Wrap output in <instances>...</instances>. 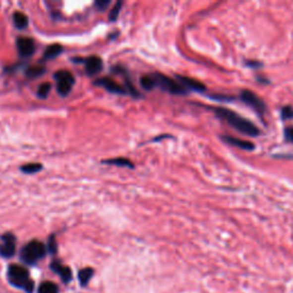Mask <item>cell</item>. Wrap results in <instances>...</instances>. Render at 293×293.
I'll list each match as a JSON object with an SVG mask.
<instances>
[{
	"mask_svg": "<svg viewBox=\"0 0 293 293\" xmlns=\"http://www.w3.org/2000/svg\"><path fill=\"white\" fill-rule=\"evenodd\" d=\"M103 163L106 164H110V165H116V166H121V168H129L133 169L134 165L132 164L128 159L126 158H115V159H107V161H103Z\"/></svg>",
	"mask_w": 293,
	"mask_h": 293,
	"instance_id": "cell-18",
	"label": "cell"
},
{
	"mask_svg": "<svg viewBox=\"0 0 293 293\" xmlns=\"http://www.w3.org/2000/svg\"><path fill=\"white\" fill-rule=\"evenodd\" d=\"M224 140L227 143L233 144V146H235L237 148H240V149H244V150H253L254 149V144L247 140L233 138V136H224Z\"/></svg>",
	"mask_w": 293,
	"mask_h": 293,
	"instance_id": "cell-13",
	"label": "cell"
},
{
	"mask_svg": "<svg viewBox=\"0 0 293 293\" xmlns=\"http://www.w3.org/2000/svg\"><path fill=\"white\" fill-rule=\"evenodd\" d=\"M240 99L244 103H246L248 107H251L255 113L259 115H263L266 113V105L262 102V100L254 94L252 91H243L240 94Z\"/></svg>",
	"mask_w": 293,
	"mask_h": 293,
	"instance_id": "cell-6",
	"label": "cell"
},
{
	"mask_svg": "<svg viewBox=\"0 0 293 293\" xmlns=\"http://www.w3.org/2000/svg\"><path fill=\"white\" fill-rule=\"evenodd\" d=\"M50 92H51V84L44 83L38 87V92H37V94H38L39 98L45 99V98H47L48 94H50Z\"/></svg>",
	"mask_w": 293,
	"mask_h": 293,
	"instance_id": "cell-22",
	"label": "cell"
},
{
	"mask_svg": "<svg viewBox=\"0 0 293 293\" xmlns=\"http://www.w3.org/2000/svg\"><path fill=\"white\" fill-rule=\"evenodd\" d=\"M282 117H283V119H290V118H293V108L290 106H287L284 107L283 109H282Z\"/></svg>",
	"mask_w": 293,
	"mask_h": 293,
	"instance_id": "cell-25",
	"label": "cell"
},
{
	"mask_svg": "<svg viewBox=\"0 0 293 293\" xmlns=\"http://www.w3.org/2000/svg\"><path fill=\"white\" fill-rule=\"evenodd\" d=\"M47 253V247L39 240H31L21 251V260L27 265H36Z\"/></svg>",
	"mask_w": 293,
	"mask_h": 293,
	"instance_id": "cell-3",
	"label": "cell"
},
{
	"mask_svg": "<svg viewBox=\"0 0 293 293\" xmlns=\"http://www.w3.org/2000/svg\"><path fill=\"white\" fill-rule=\"evenodd\" d=\"M13 18H14V23H15L16 28L25 29L28 27L29 20H28V16L25 15V14L21 13V12H16V13H14Z\"/></svg>",
	"mask_w": 293,
	"mask_h": 293,
	"instance_id": "cell-17",
	"label": "cell"
},
{
	"mask_svg": "<svg viewBox=\"0 0 293 293\" xmlns=\"http://www.w3.org/2000/svg\"><path fill=\"white\" fill-rule=\"evenodd\" d=\"M156 86H159L162 90L171 93V94L176 95H183L187 94V90L182 86V85L176 83L173 79H171L170 77L163 75V73H156L154 75Z\"/></svg>",
	"mask_w": 293,
	"mask_h": 293,
	"instance_id": "cell-4",
	"label": "cell"
},
{
	"mask_svg": "<svg viewBox=\"0 0 293 293\" xmlns=\"http://www.w3.org/2000/svg\"><path fill=\"white\" fill-rule=\"evenodd\" d=\"M7 277L13 287L24 290L27 293H32L35 290V283L30 278V273L23 266L16 263L10 265L7 272Z\"/></svg>",
	"mask_w": 293,
	"mask_h": 293,
	"instance_id": "cell-2",
	"label": "cell"
},
{
	"mask_svg": "<svg viewBox=\"0 0 293 293\" xmlns=\"http://www.w3.org/2000/svg\"><path fill=\"white\" fill-rule=\"evenodd\" d=\"M140 84H141V86H142L144 90H147V91H150L156 87V81H155L154 76L147 75V76L141 77Z\"/></svg>",
	"mask_w": 293,
	"mask_h": 293,
	"instance_id": "cell-19",
	"label": "cell"
},
{
	"mask_svg": "<svg viewBox=\"0 0 293 293\" xmlns=\"http://www.w3.org/2000/svg\"><path fill=\"white\" fill-rule=\"evenodd\" d=\"M44 72H45V68H43V66L40 65L30 66V68L27 70V76L30 78H36V77L42 76Z\"/></svg>",
	"mask_w": 293,
	"mask_h": 293,
	"instance_id": "cell-21",
	"label": "cell"
},
{
	"mask_svg": "<svg viewBox=\"0 0 293 293\" xmlns=\"http://www.w3.org/2000/svg\"><path fill=\"white\" fill-rule=\"evenodd\" d=\"M51 268L54 273H57L59 276L62 278V281L64 283H70L72 280V272L69 267H66L64 265H62L61 261L59 260H54L51 263Z\"/></svg>",
	"mask_w": 293,
	"mask_h": 293,
	"instance_id": "cell-10",
	"label": "cell"
},
{
	"mask_svg": "<svg viewBox=\"0 0 293 293\" xmlns=\"http://www.w3.org/2000/svg\"><path fill=\"white\" fill-rule=\"evenodd\" d=\"M63 47L59 44H54V45H50L45 51V54H44V59L45 60H52V59H55L59 57L62 53Z\"/></svg>",
	"mask_w": 293,
	"mask_h": 293,
	"instance_id": "cell-15",
	"label": "cell"
},
{
	"mask_svg": "<svg viewBox=\"0 0 293 293\" xmlns=\"http://www.w3.org/2000/svg\"><path fill=\"white\" fill-rule=\"evenodd\" d=\"M47 250L52 254H55L58 252V243H57V239H55V236L54 235L50 236V238H48Z\"/></svg>",
	"mask_w": 293,
	"mask_h": 293,
	"instance_id": "cell-23",
	"label": "cell"
},
{
	"mask_svg": "<svg viewBox=\"0 0 293 293\" xmlns=\"http://www.w3.org/2000/svg\"><path fill=\"white\" fill-rule=\"evenodd\" d=\"M16 251V238L13 234L7 233L1 236L0 255L3 258H12Z\"/></svg>",
	"mask_w": 293,
	"mask_h": 293,
	"instance_id": "cell-7",
	"label": "cell"
},
{
	"mask_svg": "<svg viewBox=\"0 0 293 293\" xmlns=\"http://www.w3.org/2000/svg\"><path fill=\"white\" fill-rule=\"evenodd\" d=\"M214 111H216V115L219 118L225 119L229 125H232L234 128H236L237 131L243 133V134L248 136H257L260 134V131H259L257 126L252 121L245 119L240 115L226 108H217Z\"/></svg>",
	"mask_w": 293,
	"mask_h": 293,
	"instance_id": "cell-1",
	"label": "cell"
},
{
	"mask_svg": "<svg viewBox=\"0 0 293 293\" xmlns=\"http://www.w3.org/2000/svg\"><path fill=\"white\" fill-rule=\"evenodd\" d=\"M109 5H110V0H98V1H95V6L98 7L99 10L107 9V7Z\"/></svg>",
	"mask_w": 293,
	"mask_h": 293,
	"instance_id": "cell-26",
	"label": "cell"
},
{
	"mask_svg": "<svg viewBox=\"0 0 293 293\" xmlns=\"http://www.w3.org/2000/svg\"><path fill=\"white\" fill-rule=\"evenodd\" d=\"M37 293H59V287L54 282L45 281L39 285Z\"/></svg>",
	"mask_w": 293,
	"mask_h": 293,
	"instance_id": "cell-16",
	"label": "cell"
},
{
	"mask_svg": "<svg viewBox=\"0 0 293 293\" xmlns=\"http://www.w3.org/2000/svg\"><path fill=\"white\" fill-rule=\"evenodd\" d=\"M121 5H123V2L121 1H118L113 9H111V12L109 14V20L110 21H116L117 17H118V14L120 12V8H121Z\"/></svg>",
	"mask_w": 293,
	"mask_h": 293,
	"instance_id": "cell-24",
	"label": "cell"
},
{
	"mask_svg": "<svg viewBox=\"0 0 293 293\" xmlns=\"http://www.w3.org/2000/svg\"><path fill=\"white\" fill-rule=\"evenodd\" d=\"M85 68H86V71L88 75L91 76L96 75V73H99L102 70L103 62L99 57L93 55V57L88 58L86 62H85Z\"/></svg>",
	"mask_w": 293,
	"mask_h": 293,
	"instance_id": "cell-11",
	"label": "cell"
},
{
	"mask_svg": "<svg viewBox=\"0 0 293 293\" xmlns=\"http://www.w3.org/2000/svg\"><path fill=\"white\" fill-rule=\"evenodd\" d=\"M95 85L106 88L107 91H109L111 93H116V94H125L126 93L125 87H123L120 84H118L116 80L111 79L109 77H103L95 80Z\"/></svg>",
	"mask_w": 293,
	"mask_h": 293,
	"instance_id": "cell-8",
	"label": "cell"
},
{
	"mask_svg": "<svg viewBox=\"0 0 293 293\" xmlns=\"http://www.w3.org/2000/svg\"><path fill=\"white\" fill-rule=\"evenodd\" d=\"M42 169H43L42 164H38V163H30V164H27V165L22 166L21 171H22V172L28 173V174H33V173L39 172V171Z\"/></svg>",
	"mask_w": 293,
	"mask_h": 293,
	"instance_id": "cell-20",
	"label": "cell"
},
{
	"mask_svg": "<svg viewBox=\"0 0 293 293\" xmlns=\"http://www.w3.org/2000/svg\"><path fill=\"white\" fill-rule=\"evenodd\" d=\"M55 79H57V88L59 94L62 96H66L72 90V86L75 85V77L72 73L66 70H61L55 73Z\"/></svg>",
	"mask_w": 293,
	"mask_h": 293,
	"instance_id": "cell-5",
	"label": "cell"
},
{
	"mask_svg": "<svg viewBox=\"0 0 293 293\" xmlns=\"http://www.w3.org/2000/svg\"><path fill=\"white\" fill-rule=\"evenodd\" d=\"M177 79L180 80V84L182 85L183 87L190 88V90L198 91V92L205 91V86H204L202 83H199V81L192 79V78L184 77V76H177Z\"/></svg>",
	"mask_w": 293,
	"mask_h": 293,
	"instance_id": "cell-12",
	"label": "cell"
},
{
	"mask_svg": "<svg viewBox=\"0 0 293 293\" xmlns=\"http://www.w3.org/2000/svg\"><path fill=\"white\" fill-rule=\"evenodd\" d=\"M93 275H94V269L91 268V267L80 269L79 273H78V280H79L81 287H86V285L90 283Z\"/></svg>",
	"mask_w": 293,
	"mask_h": 293,
	"instance_id": "cell-14",
	"label": "cell"
},
{
	"mask_svg": "<svg viewBox=\"0 0 293 293\" xmlns=\"http://www.w3.org/2000/svg\"><path fill=\"white\" fill-rule=\"evenodd\" d=\"M17 51L21 57L29 58L35 53V43L29 37H20L16 42Z\"/></svg>",
	"mask_w": 293,
	"mask_h": 293,
	"instance_id": "cell-9",
	"label": "cell"
},
{
	"mask_svg": "<svg viewBox=\"0 0 293 293\" xmlns=\"http://www.w3.org/2000/svg\"><path fill=\"white\" fill-rule=\"evenodd\" d=\"M284 134H285V139L290 141V142H293V127L285 128Z\"/></svg>",
	"mask_w": 293,
	"mask_h": 293,
	"instance_id": "cell-27",
	"label": "cell"
}]
</instances>
